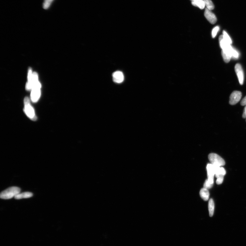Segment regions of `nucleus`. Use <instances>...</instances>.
Masks as SVG:
<instances>
[{"mask_svg":"<svg viewBox=\"0 0 246 246\" xmlns=\"http://www.w3.org/2000/svg\"><path fill=\"white\" fill-rule=\"evenodd\" d=\"M208 208L210 216L212 217L214 214L215 208L214 202L212 199H210L209 201Z\"/></svg>","mask_w":246,"mask_h":246,"instance_id":"nucleus-15","label":"nucleus"},{"mask_svg":"<svg viewBox=\"0 0 246 246\" xmlns=\"http://www.w3.org/2000/svg\"><path fill=\"white\" fill-rule=\"evenodd\" d=\"M235 71L239 80V83L242 85L244 83V75L241 65L237 63L235 66Z\"/></svg>","mask_w":246,"mask_h":246,"instance_id":"nucleus-6","label":"nucleus"},{"mask_svg":"<svg viewBox=\"0 0 246 246\" xmlns=\"http://www.w3.org/2000/svg\"><path fill=\"white\" fill-rule=\"evenodd\" d=\"M216 166L210 163L207 164V179L209 182L212 184L214 183V176H215V170Z\"/></svg>","mask_w":246,"mask_h":246,"instance_id":"nucleus-4","label":"nucleus"},{"mask_svg":"<svg viewBox=\"0 0 246 246\" xmlns=\"http://www.w3.org/2000/svg\"><path fill=\"white\" fill-rule=\"evenodd\" d=\"M213 184H212L210 183L208 179H206L205 181L203 187L204 188L207 189L211 188L213 186Z\"/></svg>","mask_w":246,"mask_h":246,"instance_id":"nucleus-19","label":"nucleus"},{"mask_svg":"<svg viewBox=\"0 0 246 246\" xmlns=\"http://www.w3.org/2000/svg\"><path fill=\"white\" fill-rule=\"evenodd\" d=\"M191 4L193 6L198 7L201 9H203L206 6L203 0H196L192 2Z\"/></svg>","mask_w":246,"mask_h":246,"instance_id":"nucleus-14","label":"nucleus"},{"mask_svg":"<svg viewBox=\"0 0 246 246\" xmlns=\"http://www.w3.org/2000/svg\"><path fill=\"white\" fill-rule=\"evenodd\" d=\"M242 93L240 91H235L232 92L230 97L229 104L235 105L239 102L241 98Z\"/></svg>","mask_w":246,"mask_h":246,"instance_id":"nucleus-5","label":"nucleus"},{"mask_svg":"<svg viewBox=\"0 0 246 246\" xmlns=\"http://www.w3.org/2000/svg\"><path fill=\"white\" fill-rule=\"evenodd\" d=\"M219 30V26H216L213 29L212 32V36L213 38H214L217 34Z\"/></svg>","mask_w":246,"mask_h":246,"instance_id":"nucleus-20","label":"nucleus"},{"mask_svg":"<svg viewBox=\"0 0 246 246\" xmlns=\"http://www.w3.org/2000/svg\"><path fill=\"white\" fill-rule=\"evenodd\" d=\"M224 176L223 175L220 176L217 178L216 183L217 184H220L222 183L224 181Z\"/></svg>","mask_w":246,"mask_h":246,"instance_id":"nucleus-21","label":"nucleus"},{"mask_svg":"<svg viewBox=\"0 0 246 246\" xmlns=\"http://www.w3.org/2000/svg\"><path fill=\"white\" fill-rule=\"evenodd\" d=\"M113 80L117 83H121L124 81V77L122 72L116 71L112 74Z\"/></svg>","mask_w":246,"mask_h":246,"instance_id":"nucleus-8","label":"nucleus"},{"mask_svg":"<svg viewBox=\"0 0 246 246\" xmlns=\"http://www.w3.org/2000/svg\"><path fill=\"white\" fill-rule=\"evenodd\" d=\"M54 0H44L43 4V8L47 10L49 8Z\"/></svg>","mask_w":246,"mask_h":246,"instance_id":"nucleus-17","label":"nucleus"},{"mask_svg":"<svg viewBox=\"0 0 246 246\" xmlns=\"http://www.w3.org/2000/svg\"><path fill=\"white\" fill-rule=\"evenodd\" d=\"M204 15L205 17L210 24H214L216 22L217 19L216 15L212 12L211 10L206 8L205 9Z\"/></svg>","mask_w":246,"mask_h":246,"instance_id":"nucleus-7","label":"nucleus"},{"mask_svg":"<svg viewBox=\"0 0 246 246\" xmlns=\"http://www.w3.org/2000/svg\"><path fill=\"white\" fill-rule=\"evenodd\" d=\"M219 45L222 50L226 49L231 45L224 39L223 35L220 36L219 38Z\"/></svg>","mask_w":246,"mask_h":246,"instance_id":"nucleus-10","label":"nucleus"},{"mask_svg":"<svg viewBox=\"0 0 246 246\" xmlns=\"http://www.w3.org/2000/svg\"><path fill=\"white\" fill-rule=\"evenodd\" d=\"M20 191V188L18 187H10L2 192L0 194V197L3 199H10L19 194Z\"/></svg>","mask_w":246,"mask_h":246,"instance_id":"nucleus-1","label":"nucleus"},{"mask_svg":"<svg viewBox=\"0 0 246 246\" xmlns=\"http://www.w3.org/2000/svg\"><path fill=\"white\" fill-rule=\"evenodd\" d=\"M203 1L207 8L211 10L214 9V5L211 0H203Z\"/></svg>","mask_w":246,"mask_h":246,"instance_id":"nucleus-16","label":"nucleus"},{"mask_svg":"<svg viewBox=\"0 0 246 246\" xmlns=\"http://www.w3.org/2000/svg\"><path fill=\"white\" fill-rule=\"evenodd\" d=\"M208 158L211 163L214 166L221 167L225 165V160L216 153H210L208 156Z\"/></svg>","mask_w":246,"mask_h":246,"instance_id":"nucleus-3","label":"nucleus"},{"mask_svg":"<svg viewBox=\"0 0 246 246\" xmlns=\"http://www.w3.org/2000/svg\"><path fill=\"white\" fill-rule=\"evenodd\" d=\"M241 104L242 106H246V96L242 99L241 102Z\"/></svg>","mask_w":246,"mask_h":246,"instance_id":"nucleus-22","label":"nucleus"},{"mask_svg":"<svg viewBox=\"0 0 246 246\" xmlns=\"http://www.w3.org/2000/svg\"><path fill=\"white\" fill-rule=\"evenodd\" d=\"M200 195L201 198L204 201H207L208 200L210 196V194L208 189L204 188H202L200 191Z\"/></svg>","mask_w":246,"mask_h":246,"instance_id":"nucleus-11","label":"nucleus"},{"mask_svg":"<svg viewBox=\"0 0 246 246\" xmlns=\"http://www.w3.org/2000/svg\"><path fill=\"white\" fill-rule=\"evenodd\" d=\"M222 54L225 62L226 63L229 62L232 56L229 51L222 50Z\"/></svg>","mask_w":246,"mask_h":246,"instance_id":"nucleus-13","label":"nucleus"},{"mask_svg":"<svg viewBox=\"0 0 246 246\" xmlns=\"http://www.w3.org/2000/svg\"><path fill=\"white\" fill-rule=\"evenodd\" d=\"M24 111L26 114L33 121L37 119L34 109L31 105L30 99L28 97H25L24 99Z\"/></svg>","mask_w":246,"mask_h":246,"instance_id":"nucleus-2","label":"nucleus"},{"mask_svg":"<svg viewBox=\"0 0 246 246\" xmlns=\"http://www.w3.org/2000/svg\"><path fill=\"white\" fill-rule=\"evenodd\" d=\"M223 36L226 42L229 43L230 44H232V41L231 39L229 34H227V32L225 30H223L222 32Z\"/></svg>","mask_w":246,"mask_h":246,"instance_id":"nucleus-18","label":"nucleus"},{"mask_svg":"<svg viewBox=\"0 0 246 246\" xmlns=\"http://www.w3.org/2000/svg\"><path fill=\"white\" fill-rule=\"evenodd\" d=\"M191 1L192 2H193L196 1V0H191Z\"/></svg>","mask_w":246,"mask_h":246,"instance_id":"nucleus-24","label":"nucleus"},{"mask_svg":"<svg viewBox=\"0 0 246 246\" xmlns=\"http://www.w3.org/2000/svg\"><path fill=\"white\" fill-rule=\"evenodd\" d=\"M41 95L40 89H34L32 90L30 95L31 99L33 102H35L38 101Z\"/></svg>","mask_w":246,"mask_h":246,"instance_id":"nucleus-9","label":"nucleus"},{"mask_svg":"<svg viewBox=\"0 0 246 246\" xmlns=\"http://www.w3.org/2000/svg\"><path fill=\"white\" fill-rule=\"evenodd\" d=\"M33 196V194L29 192H24L22 193H19L14 197L15 199L18 200L24 198H30Z\"/></svg>","mask_w":246,"mask_h":246,"instance_id":"nucleus-12","label":"nucleus"},{"mask_svg":"<svg viewBox=\"0 0 246 246\" xmlns=\"http://www.w3.org/2000/svg\"><path fill=\"white\" fill-rule=\"evenodd\" d=\"M242 117L243 118L246 119V106L244 107V111H243L242 115Z\"/></svg>","mask_w":246,"mask_h":246,"instance_id":"nucleus-23","label":"nucleus"}]
</instances>
